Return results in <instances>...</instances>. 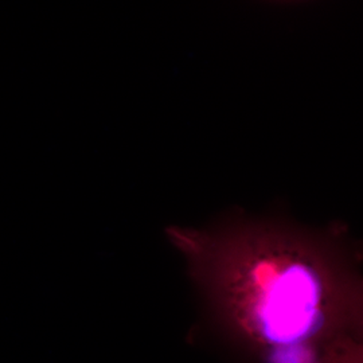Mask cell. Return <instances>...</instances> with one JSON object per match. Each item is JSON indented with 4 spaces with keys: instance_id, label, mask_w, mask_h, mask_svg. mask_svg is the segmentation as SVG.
I'll use <instances>...</instances> for the list:
<instances>
[{
    "instance_id": "obj_1",
    "label": "cell",
    "mask_w": 363,
    "mask_h": 363,
    "mask_svg": "<svg viewBox=\"0 0 363 363\" xmlns=\"http://www.w3.org/2000/svg\"><path fill=\"white\" fill-rule=\"evenodd\" d=\"M166 237L211 325L249 362L363 363L362 253L345 225L235 210Z\"/></svg>"
}]
</instances>
